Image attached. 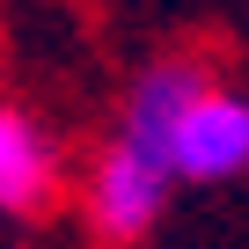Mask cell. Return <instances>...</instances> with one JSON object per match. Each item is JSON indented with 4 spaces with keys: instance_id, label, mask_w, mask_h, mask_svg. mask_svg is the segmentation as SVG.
I'll list each match as a JSON object with an SVG mask.
<instances>
[{
    "instance_id": "obj_1",
    "label": "cell",
    "mask_w": 249,
    "mask_h": 249,
    "mask_svg": "<svg viewBox=\"0 0 249 249\" xmlns=\"http://www.w3.org/2000/svg\"><path fill=\"white\" fill-rule=\"evenodd\" d=\"M227 183V176H249V95L234 88H198L191 110L176 117L169 132V183Z\"/></svg>"
},
{
    "instance_id": "obj_2",
    "label": "cell",
    "mask_w": 249,
    "mask_h": 249,
    "mask_svg": "<svg viewBox=\"0 0 249 249\" xmlns=\"http://www.w3.org/2000/svg\"><path fill=\"white\" fill-rule=\"evenodd\" d=\"M81 205H88V227L124 249V242H140V234L161 220V205H169V169H161L154 154H140V147L110 140V147L95 154V169H88Z\"/></svg>"
},
{
    "instance_id": "obj_3",
    "label": "cell",
    "mask_w": 249,
    "mask_h": 249,
    "mask_svg": "<svg viewBox=\"0 0 249 249\" xmlns=\"http://www.w3.org/2000/svg\"><path fill=\"white\" fill-rule=\"evenodd\" d=\"M205 88V66L198 59H154L147 73H132V88H124V110H117V140L140 147L169 169V132L176 117L191 110V95Z\"/></svg>"
},
{
    "instance_id": "obj_4",
    "label": "cell",
    "mask_w": 249,
    "mask_h": 249,
    "mask_svg": "<svg viewBox=\"0 0 249 249\" xmlns=\"http://www.w3.org/2000/svg\"><path fill=\"white\" fill-rule=\"evenodd\" d=\"M59 191V154L44 140V124L15 103H0V213L22 220V213H44Z\"/></svg>"
}]
</instances>
